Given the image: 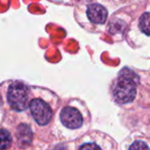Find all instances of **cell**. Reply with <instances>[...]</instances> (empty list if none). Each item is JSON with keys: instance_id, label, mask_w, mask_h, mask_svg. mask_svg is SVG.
Returning a JSON list of instances; mask_svg holds the SVG:
<instances>
[{"instance_id": "1", "label": "cell", "mask_w": 150, "mask_h": 150, "mask_svg": "<svg viewBox=\"0 0 150 150\" xmlns=\"http://www.w3.org/2000/svg\"><path fill=\"white\" fill-rule=\"evenodd\" d=\"M29 87L21 81H10L6 89V101L15 111H24L29 107Z\"/></svg>"}, {"instance_id": "2", "label": "cell", "mask_w": 150, "mask_h": 150, "mask_svg": "<svg viewBox=\"0 0 150 150\" xmlns=\"http://www.w3.org/2000/svg\"><path fill=\"white\" fill-rule=\"evenodd\" d=\"M138 77L132 71L124 69L114 88V97L119 103H128L136 96V81Z\"/></svg>"}, {"instance_id": "3", "label": "cell", "mask_w": 150, "mask_h": 150, "mask_svg": "<svg viewBox=\"0 0 150 150\" xmlns=\"http://www.w3.org/2000/svg\"><path fill=\"white\" fill-rule=\"evenodd\" d=\"M29 109L35 122L40 125L49 124L52 117V110L50 105L40 98H34L29 102Z\"/></svg>"}, {"instance_id": "4", "label": "cell", "mask_w": 150, "mask_h": 150, "mask_svg": "<svg viewBox=\"0 0 150 150\" xmlns=\"http://www.w3.org/2000/svg\"><path fill=\"white\" fill-rule=\"evenodd\" d=\"M60 119L62 124L70 129H77L83 123L81 112L72 107H64L60 113Z\"/></svg>"}, {"instance_id": "5", "label": "cell", "mask_w": 150, "mask_h": 150, "mask_svg": "<svg viewBox=\"0 0 150 150\" xmlns=\"http://www.w3.org/2000/svg\"><path fill=\"white\" fill-rule=\"evenodd\" d=\"M87 14L89 21L96 24H103L107 20V10L99 4L89 5Z\"/></svg>"}, {"instance_id": "6", "label": "cell", "mask_w": 150, "mask_h": 150, "mask_svg": "<svg viewBox=\"0 0 150 150\" xmlns=\"http://www.w3.org/2000/svg\"><path fill=\"white\" fill-rule=\"evenodd\" d=\"M16 137L18 144L21 147L28 146L33 139V132L31 128L26 124H21L16 130Z\"/></svg>"}, {"instance_id": "7", "label": "cell", "mask_w": 150, "mask_h": 150, "mask_svg": "<svg viewBox=\"0 0 150 150\" xmlns=\"http://www.w3.org/2000/svg\"><path fill=\"white\" fill-rule=\"evenodd\" d=\"M12 136L7 130L0 129V149L6 150L12 145Z\"/></svg>"}, {"instance_id": "8", "label": "cell", "mask_w": 150, "mask_h": 150, "mask_svg": "<svg viewBox=\"0 0 150 150\" xmlns=\"http://www.w3.org/2000/svg\"><path fill=\"white\" fill-rule=\"evenodd\" d=\"M139 28L144 34L150 35V13H146L140 17Z\"/></svg>"}, {"instance_id": "9", "label": "cell", "mask_w": 150, "mask_h": 150, "mask_svg": "<svg viewBox=\"0 0 150 150\" xmlns=\"http://www.w3.org/2000/svg\"><path fill=\"white\" fill-rule=\"evenodd\" d=\"M129 150H149V148L145 142L138 140L132 144Z\"/></svg>"}, {"instance_id": "10", "label": "cell", "mask_w": 150, "mask_h": 150, "mask_svg": "<svg viewBox=\"0 0 150 150\" xmlns=\"http://www.w3.org/2000/svg\"><path fill=\"white\" fill-rule=\"evenodd\" d=\"M79 150H102V149L96 143H86L82 145Z\"/></svg>"}, {"instance_id": "11", "label": "cell", "mask_w": 150, "mask_h": 150, "mask_svg": "<svg viewBox=\"0 0 150 150\" xmlns=\"http://www.w3.org/2000/svg\"><path fill=\"white\" fill-rule=\"evenodd\" d=\"M50 150H68L67 148H66V146H63V145H57V146H54L52 149H50Z\"/></svg>"}]
</instances>
